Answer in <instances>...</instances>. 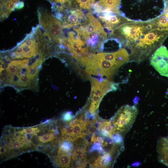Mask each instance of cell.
<instances>
[{"label":"cell","mask_w":168,"mask_h":168,"mask_svg":"<svg viewBox=\"0 0 168 168\" xmlns=\"http://www.w3.org/2000/svg\"><path fill=\"white\" fill-rule=\"evenodd\" d=\"M112 36L130 51L132 61L139 62L152 54L168 36L156 19L147 21H126L115 29Z\"/></svg>","instance_id":"1"},{"label":"cell","mask_w":168,"mask_h":168,"mask_svg":"<svg viewBox=\"0 0 168 168\" xmlns=\"http://www.w3.org/2000/svg\"><path fill=\"white\" fill-rule=\"evenodd\" d=\"M46 58L9 59L1 57V73L5 84L18 89L36 87L40 67Z\"/></svg>","instance_id":"2"},{"label":"cell","mask_w":168,"mask_h":168,"mask_svg":"<svg viewBox=\"0 0 168 168\" xmlns=\"http://www.w3.org/2000/svg\"><path fill=\"white\" fill-rule=\"evenodd\" d=\"M72 28L91 50L100 49L107 38L108 34L101 22L90 13L86 14L82 23Z\"/></svg>","instance_id":"3"},{"label":"cell","mask_w":168,"mask_h":168,"mask_svg":"<svg viewBox=\"0 0 168 168\" xmlns=\"http://www.w3.org/2000/svg\"><path fill=\"white\" fill-rule=\"evenodd\" d=\"M37 12L39 24L46 35L54 43L59 44L63 35L61 22L45 9L39 8Z\"/></svg>","instance_id":"4"},{"label":"cell","mask_w":168,"mask_h":168,"mask_svg":"<svg viewBox=\"0 0 168 168\" xmlns=\"http://www.w3.org/2000/svg\"><path fill=\"white\" fill-rule=\"evenodd\" d=\"M138 113L137 107L126 105L122 106L112 119L111 121L116 133L122 136L130 129Z\"/></svg>","instance_id":"5"},{"label":"cell","mask_w":168,"mask_h":168,"mask_svg":"<svg viewBox=\"0 0 168 168\" xmlns=\"http://www.w3.org/2000/svg\"><path fill=\"white\" fill-rule=\"evenodd\" d=\"M151 65L162 76L168 77V49L161 45L150 58Z\"/></svg>","instance_id":"6"},{"label":"cell","mask_w":168,"mask_h":168,"mask_svg":"<svg viewBox=\"0 0 168 168\" xmlns=\"http://www.w3.org/2000/svg\"><path fill=\"white\" fill-rule=\"evenodd\" d=\"M92 54V63L96 66L98 75L111 79L119 67L112 62L100 58L96 54Z\"/></svg>","instance_id":"7"},{"label":"cell","mask_w":168,"mask_h":168,"mask_svg":"<svg viewBox=\"0 0 168 168\" xmlns=\"http://www.w3.org/2000/svg\"><path fill=\"white\" fill-rule=\"evenodd\" d=\"M122 149L115 147L110 150H104L102 155L99 156L91 164V167L108 168L113 166L114 162Z\"/></svg>","instance_id":"8"},{"label":"cell","mask_w":168,"mask_h":168,"mask_svg":"<svg viewBox=\"0 0 168 168\" xmlns=\"http://www.w3.org/2000/svg\"><path fill=\"white\" fill-rule=\"evenodd\" d=\"M91 96H95L102 99L108 92L115 90L118 86L107 79L99 80L91 77Z\"/></svg>","instance_id":"9"},{"label":"cell","mask_w":168,"mask_h":168,"mask_svg":"<svg viewBox=\"0 0 168 168\" xmlns=\"http://www.w3.org/2000/svg\"><path fill=\"white\" fill-rule=\"evenodd\" d=\"M100 58L109 61L119 68L129 60V55L124 48L112 52H100L96 54Z\"/></svg>","instance_id":"10"},{"label":"cell","mask_w":168,"mask_h":168,"mask_svg":"<svg viewBox=\"0 0 168 168\" xmlns=\"http://www.w3.org/2000/svg\"><path fill=\"white\" fill-rule=\"evenodd\" d=\"M84 145L78 146L73 150L72 157V165L73 167L83 168L88 162L86 154V147Z\"/></svg>","instance_id":"11"},{"label":"cell","mask_w":168,"mask_h":168,"mask_svg":"<svg viewBox=\"0 0 168 168\" xmlns=\"http://www.w3.org/2000/svg\"><path fill=\"white\" fill-rule=\"evenodd\" d=\"M156 151L159 161L168 167V138L161 137L157 144Z\"/></svg>","instance_id":"12"},{"label":"cell","mask_w":168,"mask_h":168,"mask_svg":"<svg viewBox=\"0 0 168 168\" xmlns=\"http://www.w3.org/2000/svg\"><path fill=\"white\" fill-rule=\"evenodd\" d=\"M20 2V0H0V21L7 18Z\"/></svg>","instance_id":"13"},{"label":"cell","mask_w":168,"mask_h":168,"mask_svg":"<svg viewBox=\"0 0 168 168\" xmlns=\"http://www.w3.org/2000/svg\"><path fill=\"white\" fill-rule=\"evenodd\" d=\"M97 129L104 137L113 138L116 133L111 120H101L98 122Z\"/></svg>","instance_id":"14"},{"label":"cell","mask_w":168,"mask_h":168,"mask_svg":"<svg viewBox=\"0 0 168 168\" xmlns=\"http://www.w3.org/2000/svg\"><path fill=\"white\" fill-rule=\"evenodd\" d=\"M71 154L58 149L54 158V162L59 167L68 168L71 162Z\"/></svg>","instance_id":"15"},{"label":"cell","mask_w":168,"mask_h":168,"mask_svg":"<svg viewBox=\"0 0 168 168\" xmlns=\"http://www.w3.org/2000/svg\"><path fill=\"white\" fill-rule=\"evenodd\" d=\"M49 128L44 132V134L37 136L39 144L37 147V149H39V148L40 149L41 147H43L42 143L54 140L56 138L57 136L59 134L58 130L54 128L49 129L47 132H45Z\"/></svg>","instance_id":"16"},{"label":"cell","mask_w":168,"mask_h":168,"mask_svg":"<svg viewBox=\"0 0 168 168\" xmlns=\"http://www.w3.org/2000/svg\"><path fill=\"white\" fill-rule=\"evenodd\" d=\"M121 0H99L98 3L102 10H109L114 13L119 14Z\"/></svg>","instance_id":"17"},{"label":"cell","mask_w":168,"mask_h":168,"mask_svg":"<svg viewBox=\"0 0 168 168\" xmlns=\"http://www.w3.org/2000/svg\"><path fill=\"white\" fill-rule=\"evenodd\" d=\"M58 149L63 152L72 154L74 150V145L70 141L63 140Z\"/></svg>","instance_id":"18"},{"label":"cell","mask_w":168,"mask_h":168,"mask_svg":"<svg viewBox=\"0 0 168 168\" xmlns=\"http://www.w3.org/2000/svg\"><path fill=\"white\" fill-rule=\"evenodd\" d=\"M96 0H71L74 1L78 4L79 7L84 9H90L92 5L95 3Z\"/></svg>","instance_id":"19"},{"label":"cell","mask_w":168,"mask_h":168,"mask_svg":"<svg viewBox=\"0 0 168 168\" xmlns=\"http://www.w3.org/2000/svg\"><path fill=\"white\" fill-rule=\"evenodd\" d=\"M89 150L90 152H93L95 151H96L100 152V153H102L104 149L101 145L100 143L98 141H96L93 142Z\"/></svg>","instance_id":"20"},{"label":"cell","mask_w":168,"mask_h":168,"mask_svg":"<svg viewBox=\"0 0 168 168\" xmlns=\"http://www.w3.org/2000/svg\"><path fill=\"white\" fill-rule=\"evenodd\" d=\"M50 3L52 4H54L57 5H61L63 7H66L68 6L71 0H48Z\"/></svg>","instance_id":"21"},{"label":"cell","mask_w":168,"mask_h":168,"mask_svg":"<svg viewBox=\"0 0 168 168\" xmlns=\"http://www.w3.org/2000/svg\"><path fill=\"white\" fill-rule=\"evenodd\" d=\"M74 118V116H72L71 112H68L63 114V119L66 122L71 121Z\"/></svg>","instance_id":"22"},{"label":"cell","mask_w":168,"mask_h":168,"mask_svg":"<svg viewBox=\"0 0 168 168\" xmlns=\"http://www.w3.org/2000/svg\"><path fill=\"white\" fill-rule=\"evenodd\" d=\"M24 6V3L22 1H20L16 5V9H20L22 8Z\"/></svg>","instance_id":"23"},{"label":"cell","mask_w":168,"mask_h":168,"mask_svg":"<svg viewBox=\"0 0 168 168\" xmlns=\"http://www.w3.org/2000/svg\"><path fill=\"white\" fill-rule=\"evenodd\" d=\"M168 138V137H167Z\"/></svg>","instance_id":"24"}]
</instances>
